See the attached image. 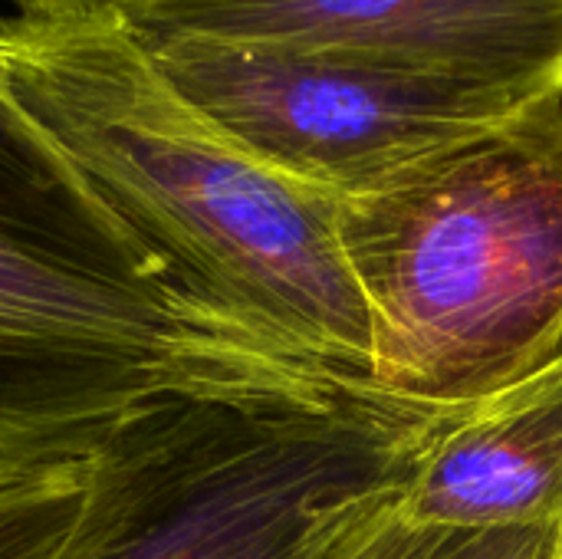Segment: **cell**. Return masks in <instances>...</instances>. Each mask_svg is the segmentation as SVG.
<instances>
[{"label": "cell", "mask_w": 562, "mask_h": 559, "mask_svg": "<svg viewBox=\"0 0 562 559\" xmlns=\"http://www.w3.org/2000/svg\"><path fill=\"white\" fill-rule=\"evenodd\" d=\"M336 221L379 392L461 412L562 349V92L339 198Z\"/></svg>", "instance_id": "cell-3"}, {"label": "cell", "mask_w": 562, "mask_h": 559, "mask_svg": "<svg viewBox=\"0 0 562 559\" xmlns=\"http://www.w3.org/2000/svg\"><path fill=\"white\" fill-rule=\"evenodd\" d=\"M26 465H10V461H0V481L3 478H10V474H16V471H23Z\"/></svg>", "instance_id": "cell-11"}, {"label": "cell", "mask_w": 562, "mask_h": 559, "mask_svg": "<svg viewBox=\"0 0 562 559\" xmlns=\"http://www.w3.org/2000/svg\"><path fill=\"white\" fill-rule=\"evenodd\" d=\"M119 13L145 46L339 49L530 99L562 92V0H132Z\"/></svg>", "instance_id": "cell-6"}, {"label": "cell", "mask_w": 562, "mask_h": 559, "mask_svg": "<svg viewBox=\"0 0 562 559\" xmlns=\"http://www.w3.org/2000/svg\"><path fill=\"white\" fill-rule=\"evenodd\" d=\"M402 484L405 481H395L339 504L290 559H562V524H425L405 511Z\"/></svg>", "instance_id": "cell-8"}, {"label": "cell", "mask_w": 562, "mask_h": 559, "mask_svg": "<svg viewBox=\"0 0 562 559\" xmlns=\"http://www.w3.org/2000/svg\"><path fill=\"white\" fill-rule=\"evenodd\" d=\"M461 412L385 392L326 409L161 395L92 451L56 559H290L329 511L405 481Z\"/></svg>", "instance_id": "cell-4"}, {"label": "cell", "mask_w": 562, "mask_h": 559, "mask_svg": "<svg viewBox=\"0 0 562 559\" xmlns=\"http://www.w3.org/2000/svg\"><path fill=\"white\" fill-rule=\"evenodd\" d=\"M23 16H59V13H89V10H119L132 0H10Z\"/></svg>", "instance_id": "cell-10"}, {"label": "cell", "mask_w": 562, "mask_h": 559, "mask_svg": "<svg viewBox=\"0 0 562 559\" xmlns=\"http://www.w3.org/2000/svg\"><path fill=\"white\" fill-rule=\"evenodd\" d=\"M0 86L217 303L372 385V320L339 244V198L211 125L119 10L0 23Z\"/></svg>", "instance_id": "cell-2"}, {"label": "cell", "mask_w": 562, "mask_h": 559, "mask_svg": "<svg viewBox=\"0 0 562 559\" xmlns=\"http://www.w3.org/2000/svg\"><path fill=\"white\" fill-rule=\"evenodd\" d=\"M148 53L171 89L227 138L336 198L379 191L537 102L339 49L168 40Z\"/></svg>", "instance_id": "cell-5"}, {"label": "cell", "mask_w": 562, "mask_h": 559, "mask_svg": "<svg viewBox=\"0 0 562 559\" xmlns=\"http://www.w3.org/2000/svg\"><path fill=\"white\" fill-rule=\"evenodd\" d=\"M402 504L451 527L562 524V349L445 425L408 471Z\"/></svg>", "instance_id": "cell-7"}, {"label": "cell", "mask_w": 562, "mask_h": 559, "mask_svg": "<svg viewBox=\"0 0 562 559\" xmlns=\"http://www.w3.org/2000/svg\"><path fill=\"white\" fill-rule=\"evenodd\" d=\"M89 488V458L23 468L0 481V559H56Z\"/></svg>", "instance_id": "cell-9"}, {"label": "cell", "mask_w": 562, "mask_h": 559, "mask_svg": "<svg viewBox=\"0 0 562 559\" xmlns=\"http://www.w3.org/2000/svg\"><path fill=\"white\" fill-rule=\"evenodd\" d=\"M379 392L217 303L135 234L0 86V461L92 458L161 395L339 405Z\"/></svg>", "instance_id": "cell-1"}]
</instances>
